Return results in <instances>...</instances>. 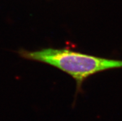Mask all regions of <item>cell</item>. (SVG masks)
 <instances>
[{
	"label": "cell",
	"instance_id": "cell-1",
	"mask_svg": "<svg viewBox=\"0 0 122 121\" xmlns=\"http://www.w3.org/2000/svg\"><path fill=\"white\" fill-rule=\"evenodd\" d=\"M19 54L25 59L47 64L69 74L76 80L77 91L91 75L122 68V60L102 58L66 49L48 48L34 51L20 49Z\"/></svg>",
	"mask_w": 122,
	"mask_h": 121
}]
</instances>
